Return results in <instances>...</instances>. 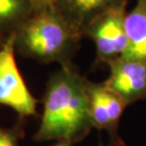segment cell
<instances>
[{
  "label": "cell",
  "mask_w": 146,
  "mask_h": 146,
  "mask_svg": "<svg viewBox=\"0 0 146 146\" xmlns=\"http://www.w3.org/2000/svg\"><path fill=\"white\" fill-rule=\"evenodd\" d=\"M99 146H111L110 144H108V145H104V143L103 142V141L102 139H100V142H99Z\"/></svg>",
  "instance_id": "5bb4252c"
},
{
  "label": "cell",
  "mask_w": 146,
  "mask_h": 146,
  "mask_svg": "<svg viewBox=\"0 0 146 146\" xmlns=\"http://www.w3.org/2000/svg\"><path fill=\"white\" fill-rule=\"evenodd\" d=\"M51 146H72V143H70V142H68V141H56V143Z\"/></svg>",
  "instance_id": "7c38bea8"
},
{
  "label": "cell",
  "mask_w": 146,
  "mask_h": 146,
  "mask_svg": "<svg viewBox=\"0 0 146 146\" xmlns=\"http://www.w3.org/2000/svg\"><path fill=\"white\" fill-rule=\"evenodd\" d=\"M6 39H7V37H5V36H3L2 34H0V48H1V46L4 44Z\"/></svg>",
  "instance_id": "4fadbf2b"
},
{
  "label": "cell",
  "mask_w": 146,
  "mask_h": 146,
  "mask_svg": "<svg viewBox=\"0 0 146 146\" xmlns=\"http://www.w3.org/2000/svg\"><path fill=\"white\" fill-rule=\"evenodd\" d=\"M127 46L122 57L146 62V0H137L124 19Z\"/></svg>",
  "instance_id": "ba28073f"
},
{
  "label": "cell",
  "mask_w": 146,
  "mask_h": 146,
  "mask_svg": "<svg viewBox=\"0 0 146 146\" xmlns=\"http://www.w3.org/2000/svg\"><path fill=\"white\" fill-rule=\"evenodd\" d=\"M89 99L90 116L93 128L106 130L110 138L111 146H125L119 134V124L127 106L104 83L86 80Z\"/></svg>",
  "instance_id": "5b68a950"
},
{
  "label": "cell",
  "mask_w": 146,
  "mask_h": 146,
  "mask_svg": "<svg viewBox=\"0 0 146 146\" xmlns=\"http://www.w3.org/2000/svg\"><path fill=\"white\" fill-rule=\"evenodd\" d=\"M127 0L100 14L88 25L84 37L90 38L96 48V63L113 62L123 56L127 40L124 29Z\"/></svg>",
  "instance_id": "3957f363"
},
{
  "label": "cell",
  "mask_w": 146,
  "mask_h": 146,
  "mask_svg": "<svg viewBox=\"0 0 146 146\" xmlns=\"http://www.w3.org/2000/svg\"><path fill=\"white\" fill-rule=\"evenodd\" d=\"M126 0H53L52 8L84 37L88 25L108 9Z\"/></svg>",
  "instance_id": "52a82bcc"
},
{
  "label": "cell",
  "mask_w": 146,
  "mask_h": 146,
  "mask_svg": "<svg viewBox=\"0 0 146 146\" xmlns=\"http://www.w3.org/2000/svg\"><path fill=\"white\" fill-rule=\"evenodd\" d=\"M33 2V4L35 5L36 9L43 7V6H48V5H51V3L53 0H31Z\"/></svg>",
  "instance_id": "8fae6325"
},
{
  "label": "cell",
  "mask_w": 146,
  "mask_h": 146,
  "mask_svg": "<svg viewBox=\"0 0 146 146\" xmlns=\"http://www.w3.org/2000/svg\"><path fill=\"white\" fill-rule=\"evenodd\" d=\"M0 104L10 107L22 118L37 114V101L16 64L14 34L8 36L0 48Z\"/></svg>",
  "instance_id": "277c9868"
},
{
  "label": "cell",
  "mask_w": 146,
  "mask_h": 146,
  "mask_svg": "<svg viewBox=\"0 0 146 146\" xmlns=\"http://www.w3.org/2000/svg\"><path fill=\"white\" fill-rule=\"evenodd\" d=\"M22 136V128H3L0 126V146H20L19 139Z\"/></svg>",
  "instance_id": "30bf717a"
},
{
  "label": "cell",
  "mask_w": 146,
  "mask_h": 146,
  "mask_svg": "<svg viewBox=\"0 0 146 146\" xmlns=\"http://www.w3.org/2000/svg\"><path fill=\"white\" fill-rule=\"evenodd\" d=\"M35 9L31 0H0V34H14Z\"/></svg>",
  "instance_id": "9c48e42d"
},
{
  "label": "cell",
  "mask_w": 146,
  "mask_h": 146,
  "mask_svg": "<svg viewBox=\"0 0 146 146\" xmlns=\"http://www.w3.org/2000/svg\"><path fill=\"white\" fill-rule=\"evenodd\" d=\"M86 80L72 64L63 65L52 73L43 97L36 141H66L74 144L93 128Z\"/></svg>",
  "instance_id": "6da1fadb"
},
{
  "label": "cell",
  "mask_w": 146,
  "mask_h": 146,
  "mask_svg": "<svg viewBox=\"0 0 146 146\" xmlns=\"http://www.w3.org/2000/svg\"><path fill=\"white\" fill-rule=\"evenodd\" d=\"M109 77L104 82L126 106L146 100V62L121 57L109 63Z\"/></svg>",
  "instance_id": "8992f818"
},
{
  "label": "cell",
  "mask_w": 146,
  "mask_h": 146,
  "mask_svg": "<svg viewBox=\"0 0 146 146\" xmlns=\"http://www.w3.org/2000/svg\"><path fill=\"white\" fill-rule=\"evenodd\" d=\"M83 36L51 5L35 9L14 33V48L40 63L71 64Z\"/></svg>",
  "instance_id": "7a4b0ae2"
}]
</instances>
